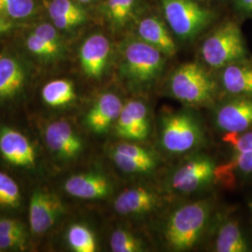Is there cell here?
Returning <instances> with one entry per match:
<instances>
[{
  "label": "cell",
  "instance_id": "cell-11",
  "mask_svg": "<svg viewBox=\"0 0 252 252\" xmlns=\"http://www.w3.org/2000/svg\"><path fill=\"white\" fill-rule=\"evenodd\" d=\"M218 127L227 134H240L252 127V96H234L218 108Z\"/></svg>",
  "mask_w": 252,
  "mask_h": 252
},
{
  "label": "cell",
  "instance_id": "cell-3",
  "mask_svg": "<svg viewBox=\"0 0 252 252\" xmlns=\"http://www.w3.org/2000/svg\"><path fill=\"white\" fill-rule=\"evenodd\" d=\"M201 54L204 61L213 68L247 59V49L240 27L230 21L216 29L204 41Z\"/></svg>",
  "mask_w": 252,
  "mask_h": 252
},
{
  "label": "cell",
  "instance_id": "cell-31",
  "mask_svg": "<svg viewBox=\"0 0 252 252\" xmlns=\"http://www.w3.org/2000/svg\"><path fill=\"white\" fill-rule=\"evenodd\" d=\"M224 140L233 146L235 153L252 151V130L240 134H227Z\"/></svg>",
  "mask_w": 252,
  "mask_h": 252
},
{
  "label": "cell",
  "instance_id": "cell-26",
  "mask_svg": "<svg viewBox=\"0 0 252 252\" xmlns=\"http://www.w3.org/2000/svg\"><path fill=\"white\" fill-rule=\"evenodd\" d=\"M69 247L76 252H94L96 251V240L94 233L87 226L73 224L66 233Z\"/></svg>",
  "mask_w": 252,
  "mask_h": 252
},
{
  "label": "cell",
  "instance_id": "cell-12",
  "mask_svg": "<svg viewBox=\"0 0 252 252\" xmlns=\"http://www.w3.org/2000/svg\"><path fill=\"white\" fill-rule=\"evenodd\" d=\"M0 154L12 165L32 168L36 165V151L26 135L8 126L0 129Z\"/></svg>",
  "mask_w": 252,
  "mask_h": 252
},
{
  "label": "cell",
  "instance_id": "cell-8",
  "mask_svg": "<svg viewBox=\"0 0 252 252\" xmlns=\"http://www.w3.org/2000/svg\"><path fill=\"white\" fill-rule=\"evenodd\" d=\"M63 203L55 194L43 190H35L29 206V221L32 233H46L63 215Z\"/></svg>",
  "mask_w": 252,
  "mask_h": 252
},
{
  "label": "cell",
  "instance_id": "cell-20",
  "mask_svg": "<svg viewBox=\"0 0 252 252\" xmlns=\"http://www.w3.org/2000/svg\"><path fill=\"white\" fill-rule=\"evenodd\" d=\"M26 72L18 61L9 56L0 57V100L17 95L25 85Z\"/></svg>",
  "mask_w": 252,
  "mask_h": 252
},
{
  "label": "cell",
  "instance_id": "cell-23",
  "mask_svg": "<svg viewBox=\"0 0 252 252\" xmlns=\"http://www.w3.org/2000/svg\"><path fill=\"white\" fill-rule=\"evenodd\" d=\"M41 95L45 104L53 108L66 106L76 98L74 85L67 80H55L48 82L42 89Z\"/></svg>",
  "mask_w": 252,
  "mask_h": 252
},
{
  "label": "cell",
  "instance_id": "cell-36",
  "mask_svg": "<svg viewBox=\"0 0 252 252\" xmlns=\"http://www.w3.org/2000/svg\"><path fill=\"white\" fill-rule=\"evenodd\" d=\"M8 18L4 17L3 15L0 14V33H4L9 31V29L12 27L11 23L7 20Z\"/></svg>",
  "mask_w": 252,
  "mask_h": 252
},
{
  "label": "cell",
  "instance_id": "cell-13",
  "mask_svg": "<svg viewBox=\"0 0 252 252\" xmlns=\"http://www.w3.org/2000/svg\"><path fill=\"white\" fill-rule=\"evenodd\" d=\"M45 140L50 151L63 160H72L83 150L81 137L65 121H56L47 126Z\"/></svg>",
  "mask_w": 252,
  "mask_h": 252
},
{
  "label": "cell",
  "instance_id": "cell-38",
  "mask_svg": "<svg viewBox=\"0 0 252 252\" xmlns=\"http://www.w3.org/2000/svg\"><path fill=\"white\" fill-rule=\"evenodd\" d=\"M249 207H250V209H251V212H252V201H251V202L249 203Z\"/></svg>",
  "mask_w": 252,
  "mask_h": 252
},
{
  "label": "cell",
  "instance_id": "cell-4",
  "mask_svg": "<svg viewBox=\"0 0 252 252\" xmlns=\"http://www.w3.org/2000/svg\"><path fill=\"white\" fill-rule=\"evenodd\" d=\"M172 94L187 104H206L213 99L216 85L207 71L196 63L182 64L172 74Z\"/></svg>",
  "mask_w": 252,
  "mask_h": 252
},
{
  "label": "cell",
  "instance_id": "cell-19",
  "mask_svg": "<svg viewBox=\"0 0 252 252\" xmlns=\"http://www.w3.org/2000/svg\"><path fill=\"white\" fill-rule=\"evenodd\" d=\"M137 33L141 40L156 48L165 56L176 54V44L170 33L162 21L155 17L142 19L137 27Z\"/></svg>",
  "mask_w": 252,
  "mask_h": 252
},
{
  "label": "cell",
  "instance_id": "cell-25",
  "mask_svg": "<svg viewBox=\"0 0 252 252\" xmlns=\"http://www.w3.org/2000/svg\"><path fill=\"white\" fill-rule=\"evenodd\" d=\"M138 0H107L105 11L110 24L116 28L126 27L132 20Z\"/></svg>",
  "mask_w": 252,
  "mask_h": 252
},
{
  "label": "cell",
  "instance_id": "cell-24",
  "mask_svg": "<svg viewBox=\"0 0 252 252\" xmlns=\"http://www.w3.org/2000/svg\"><path fill=\"white\" fill-rule=\"evenodd\" d=\"M234 174L240 177H252V151L235 153L230 162L216 166L215 179L221 181L233 180Z\"/></svg>",
  "mask_w": 252,
  "mask_h": 252
},
{
  "label": "cell",
  "instance_id": "cell-32",
  "mask_svg": "<svg viewBox=\"0 0 252 252\" xmlns=\"http://www.w3.org/2000/svg\"><path fill=\"white\" fill-rule=\"evenodd\" d=\"M33 33L36 34V36L41 37L43 40H45L48 44L61 51L62 42L55 27L49 24H43L36 27Z\"/></svg>",
  "mask_w": 252,
  "mask_h": 252
},
{
  "label": "cell",
  "instance_id": "cell-35",
  "mask_svg": "<svg viewBox=\"0 0 252 252\" xmlns=\"http://www.w3.org/2000/svg\"><path fill=\"white\" fill-rule=\"evenodd\" d=\"M234 7L238 11L252 16V0H234Z\"/></svg>",
  "mask_w": 252,
  "mask_h": 252
},
{
  "label": "cell",
  "instance_id": "cell-7",
  "mask_svg": "<svg viewBox=\"0 0 252 252\" xmlns=\"http://www.w3.org/2000/svg\"><path fill=\"white\" fill-rule=\"evenodd\" d=\"M216 165L205 155L195 156L174 172L170 187L180 193H190L204 188L215 179Z\"/></svg>",
  "mask_w": 252,
  "mask_h": 252
},
{
  "label": "cell",
  "instance_id": "cell-6",
  "mask_svg": "<svg viewBox=\"0 0 252 252\" xmlns=\"http://www.w3.org/2000/svg\"><path fill=\"white\" fill-rule=\"evenodd\" d=\"M172 31L182 39H190L207 27L213 13L194 0H161Z\"/></svg>",
  "mask_w": 252,
  "mask_h": 252
},
{
  "label": "cell",
  "instance_id": "cell-14",
  "mask_svg": "<svg viewBox=\"0 0 252 252\" xmlns=\"http://www.w3.org/2000/svg\"><path fill=\"white\" fill-rule=\"evenodd\" d=\"M110 54V43L102 34L89 36L80 49V62L83 72L91 79H98L105 71Z\"/></svg>",
  "mask_w": 252,
  "mask_h": 252
},
{
  "label": "cell",
  "instance_id": "cell-27",
  "mask_svg": "<svg viewBox=\"0 0 252 252\" xmlns=\"http://www.w3.org/2000/svg\"><path fill=\"white\" fill-rule=\"evenodd\" d=\"M110 248L114 252H138L143 251V245L140 239L135 237L131 232L119 228L110 236Z\"/></svg>",
  "mask_w": 252,
  "mask_h": 252
},
{
  "label": "cell",
  "instance_id": "cell-33",
  "mask_svg": "<svg viewBox=\"0 0 252 252\" xmlns=\"http://www.w3.org/2000/svg\"><path fill=\"white\" fill-rule=\"evenodd\" d=\"M27 246V236L0 234V251H23Z\"/></svg>",
  "mask_w": 252,
  "mask_h": 252
},
{
  "label": "cell",
  "instance_id": "cell-16",
  "mask_svg": "<svg viewBox=\"0 0 252 252\" xmlns=\"http://www.w3.org/2000/svg\"><path fill=\"white\" fill-rule=\"evenodd\" d=\"M64 190L73 197L80 199H102L110 193L109 180L99 173H81L65 180Z\"/></svg>",
  "mask_w": 252,
  "mask_h": 252
},
{
  "label": "cell",
  "instance_id": "cell-17",
  "mask_svg": "<svg viewBox=\"0 0 252 252\" xmlns=\"http://www.w3.org/2000/svg\"><path fill=\"white\" fill-rule=\"evenodd\" d=\"M159 204V197L153 189L134 187L118 195L114 202L116 212L125 216L144 215L152 212Z\"/></svg>",
  "mask_w": 252,
  "mask_h": 252
},
{
  "label": "cell",
  "instance_id": "cell-29",
  "mask_svg": "<svg viewBox=\"0 0 252 252\" xmlns=\"http://www.w3.org/2000/svg\"><path fill=\"white\" fill-rule=\"evenodd\" d=\"M20 201L18 184L9 175L0 171V206L14 208L19 207Z\"/></svg>",
  "mask_w": 252,
  "mask_h": 252
},
{
  "label": "cell",
  "instance_id": "cell-5",
  "mask_svg": "<svg viewBox=\"0 0 252 252\" xmlns=\"http://www.w3.org/2000/svg\"><path fill=\"white\" fill-rule=\"evenodd\" d=\"M203 138L198 121L188 112L164 114L161 121L160 139L162 148L173 154L188 153Z\"/></svg>",
  "mask_w": 252,
  "mask_h": 252
},
{
  "label": "cell",
  "instance_id": "cell-30",
  "mask_svg": "<svg viewBox=\"0 0 252 252\" xmlns=\"http://www.w3.org/2000/svg\"><path fill=\"white\" fill-rule=\"evenodd\" d=\"M27 47L32 54L42 58H54L61 53V51L48 44L45 40L34 33L27 37Z\"/></svg>",
  "mask_w": 252,
  "mask_h": 252
},
{
  "label": "cell",
  "instance_id": "cell-10",
  "mask_svg": "<svg viewBox=\"0 0 252 252\" xmlns=\"http://www.w3.org/2000/svg\"><path fill=\"white\" fill-rule=\"evenodd\" d=\"M148 108L143 102L132 100L124 105L116 121V135L126 140H144L150 133Z\"/></svg>",
  "mask_w": 252,
  "mask_h": 252
},
{
  "label": "cell",
  "instance_id": "cell-22",
  "mask_svg": "<svg viewBox=\"0 0 252 252\" xmlns=\"http://www.w3.org/2000/svg\"><path fill=\"white\" fill-rule=\"evenodd\" d=\"M215 249L218 252H247L250 251V247L236 220H229L220 226L215 242Z\"/></svg>",
  "mask_w": 252,
  "mask_h": 252
},
{
  "label": "cell",
  "instance_id": "cell-37",
  "mask_svg": "<svg viewBox=\"0 0 252 252\" xmlns=\"http://www.w3.org/2000/svg\"><path fill=\"white\" fill-rule=\"evenodd\" d=\"M81 3H83V4H86V3H90V2H93V1H94V0H79Z\"/></svg>",
  "mask_w": 252,
  "mask_h": 252
},
{
  "label": "cell",
  "instance_id": "cell-9",
  "mask_svg": "<svg viewBox=\"0 0 252 252\" xmlns=\"http://www.w3.org/2000/svg\"><path fill=\"white\" fill-rule=\"evenodd\" d=\"M110 159L120 170L128 174H145L157 166L156 155L138 145L119 143L108 151Z\"/></svg>",
  "mask_w": 252,
  "mask_h": 252
},
{
  "label": "cell",
  "instance_id": "cell-15",
  "mask_svg": "<svg viewBox=\"0 0 252 252\" xmlns=\"http://www.w3.org/2000/svg\"><path fill=\"white\" fill-rule=\"evenodd\" d=\"M124 104L121 98L112 93L101 94L94 102L85 118V124L92 132L104 134L117 121Z\"/></svg>",
  "mask_w": 252,
  "mask_h": 252
},
{
  "label": "cell",
  "instance_id": "cell-18",
  "mask_svg": "<svg viewBox=\"0 0 252 252\" xmlns=\"http://www.w3.org/2000/svg\"><path fill=\"white\" fill-rule=\"evenodd\" d=\"M220 81L232 96L252 97V62L244 59L222 67Z\"/></svg>",
  "mask_w": 252,
  "mask_h": 252
},
{
  "label": "cell",
  "instance_id": "cell-1",
  "mask_svg": "<svg viewBox=\"0 0 252 252\" xmlns=\"http://www.w3.org/2000/svg\"><path fill=\"white\" fill-rule=\"evenodd\" d=\"M163 54L141 39H131L123 46L121 73L135 90L150 87L161 75Z\"/></svg>",
  "mask_w": 252,
  "mask_h": 252
},
{
  "label": "cell",
  "instance_id": "cell-28",
  "mask_svg": "<svg viewBox=\"0 0 252 252\" xmlns=\"http://www.w3.org/2000/svg\"><path fill=\"white\" fill-rule=\"evenodd\" d=\"M34 11L33 0H0V14L6 18H27Z\"/></svg>",
  "mask_w": 252,
  "mask_h": 252
},
{
  "label": "cell",
  "instance_id": "cell-21",
  "mask_svg": "<svg viewBox=\"0 0 252 252\" xmlns=\"http://www.w3.org/2000/svg\"><path fill=\"white\" fill-rule=\"evenodd\" d=\"M49 14L59 29L78 27L86 20L85 10L72 0H54L49 6Z\"/></svg>",
  "mask_w": 252,
  "mask_h": 252
},
{
  "label": "cell",
  "instance_id": "cell-2",
  "mask_svg": "<svg viewBox=\"0 0 252 252\" xmlns=\"http://www.w3.org/2000/svg\"><path fill=\"white\" fill-rule=\"evenodd\" d=\"M209 205L205 201L178 208L165 227V239L174 251H188L198 241L209 218Z\"/></svg>",
  "mask_w": 252,
  "mask_h": 252
},
{
  "label": "cell",
  "instance_id": "cell-34",
  "mask_svg": "<svg viewBox=\"0 0 252 252\" xmlns=\"http://www.w3.org/2000/svg\"><path fill=\"white\" fill-rule=\"evenodd\" d=\"M0 234L27 236V231L24 224L19 220L12 219H0Z\"/></svg>",
  "mask_w": 252,
  "mask_h": 252
}]
</instances>
